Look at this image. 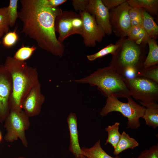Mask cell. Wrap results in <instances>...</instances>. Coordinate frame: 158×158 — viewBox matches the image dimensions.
Masks as SVG:
<instances>
[{
	"label": "cell",
	"instance_id": "cell-1",
	"mask_svg": "<svg viewBox=\"0 0 158 158\" xmlns=\"http://www.w3.org/2000/svg\"><path fill=\"white\" fill-rule=\"evenodd\" d=\"M18 18L23 24L21 32L34 40L41 49L61 57L65 46L58 40L55 29L56 17L62 11L58 7L51 8L45 0H20Z\"/></svg>",
	"mask_w": 158,
	"mask_h": 158
},
{
	"label": "cell",
	"instance_id": "cell-2",
	"mask_svg": "<svg viewBox=\"0 0 158 158\" xmlns=\"http://www.w3.org/2000/svg\"><path fill=\"white\" fill-rule=\"evenodd\" d=\"M10 74L13 90L10 102L11 110H21L25 98L39 81L37 68L28 66L25 61L8 56L4 65Z\"/></svg>",
	"mask_w": 158,
	"mask_h": 158
},
{
	"label": "cell",
	"instance_id": "cell-3",
	"mask_svg": "<svg viewBox=\"0 0 158 158\" xmlns=\"http://www.w3.org/2000/svg\"><path fill=\"white\" fill-rule=\"evenodd\" d=\"M144 46L125 37L112 55L109 65L124 78L136 76L143 68L146 54Z\"/></svg>",
	"mask_w": 158,
	"mask_h": 158
},
{
	"label": "cell",
	"instance_id": "cell-4",
	"mask_svg": "<svg viewBox=\"0 0 158 158\" xmlns=\"http://www.w3.org/2000/svg\"><path fill=\"white\" fill-rule=\"evenodd\" d=\"M124 78L112 66H109L99 68L89 75L73 81L97 86L104 96L117 98L131 97L124 80Z\"/></svg>",
	"mask_w": 158,
	"mask_h": 158
},
{
	"label": "cell",
	"instance_id": "cell-5",
	"mask_svg": "<svg viewBox=\"0 0 158 158\" xmlns=\"http://www.w3.org/2000/svg\"><path fill=\"white\" fill-rule=\"evenodd\" d=\"M130 96L145 108L158 107V83L146 78L137 76L124 78Z\"/></svg>",
	"mask_w": 158,
	"mask_h": 158
},
{
	"label": "cell",
	"instance_id": "cell-6",
	"mask_svg": "<svg viewBox=\"0 0 158 158\" xmlns=\"http://www.w3.org/2000/svg\"><path fill=\"white\" fill-rule=\"evenodd\" d=\"M128 102L124 103L113 96L107 97L106 104L100 112L102 116L113 111L120 112L128 119V128L137 129L140 126L139 121L142 118L145 108L137 103L131 97L127 98Z\"/></svg>",
	"mask_w": 158,
	"mask_h": 158
},
{
	"label": "cell",
	"instance_id": "cell-7",
	"mask_svg": "<svg viewBox=\"0 0 158 158\" xmlns=\"http://www.w3.org/2000/svg\"><path fill=\"white\" fill-rule=\"evenodd\" d=\"M4 122V127L6 130L5 140L12 142L19 138L23 146L27 147L28 142L25 131L28 129L30 123L29 117L24 111L11 110Z\"/></svg>",
	"mask_w": 158,
	"mask_h": 158
},
{
	"label": "cell",
	"instance_id": "cell-8",
	"mask_svg": "<svg viewBox=\"0 0 158 158\" xmlns=\"http://www.w3.org/2000/svg\"><path fill=\"white\" fill-rule=\"evenodd\" d=\"M130 7L127 2L109 10V20L112 32L120 38L126 37L131 28L129 11Z\"/></svg>",
	"mask_w": 158,
	"mask_h": 158
},
{
	"label": "cell",
	"instance_id": "cell-9",
	"mask_svg": "<svg viewBox=\"0 0 158 158\" xmlns=\"http://www.w3.org/2000/svg\"><path fill=\"white\" fill-rule=\"evenodd\" d=\"M83 23L81 36L85 45L87 47H94L97 42H101L106 34L97 23L95 16L86 10L79 12Z\"/></svg>",
	"mask_w": 158,
	"mask_h": 158
},
{
	"label": "cell",
	"instance_id": "cell-10",
	"mask_svg": "<svg viewBox=\"0 0 158 158\" xmlns=\"http://www.w3.org/2000/svg\"><path fill=\"white\" fill-rule=\"evenodd\" d=\"M13 90L11 76L4 65H0V123H2L11 110Z\"/></svg>",
	"mask_w": 158,
	"mask_h": 158
},
{
	"label": "cell",
	"instance_id": "cell-11",
	"mask_svg": "<svg viewBox=\"0 0 158 158\" xmlns=\"http://www.w3.org/2000/svg\"><path fill=\"white\" fill-rule=\"evenodd\" d=\"M45 97L41 92V85L39 82L31 89L24 99L21 109L29 117L38 115Z\"/></svg>",
	"mask_w": 158,
	"mask_h": 158
},
{
	"label": "cell",
	"instance_id": "cell-12",
	"mask_svg": "<svg viewBox=\"0 0 158 158\" xmlns=\"http://www.w3.org/2000/svg\"><path fill=\"white\" fill-rule=\"evenodd\" d=\"M86 10L95 16L97 23L106 35H109L112 34L109 10L104 5L102 0H89Z\"/></svg>",
	"mask_w": 158,
	"mask_h": 158
},
{
	"label": "cell",
	"instance_id": "cell-13",
	"mask_svg": "<svg viewBox=\"0 0 158 158\" xmlns=\"http://www.w3.org/2000/svg\"><path fill=\"white\" fill-rule=\"evenodd\" d=\"M77 13L70 11H62L56 18L54 23L55 32L59 34L58 41L61 43L69 36L75 34L72 24V19Z\"/></svg>",
	"mask_w": 158,
	"mask_h": 158
},
{
	"label": "cell",
	"instance_id": "cell-14",
	"mask_svg": "<svg viewBox=\"0 0 158 158\" xmlns=\"http://www.w3.org/2000/svg\"><path fill=\"white\" fill-rule=\"evenodd\" d=\"M69 131L70 144L69 150L75 158H80L83 156L80 145L77 128V118L74 113H71L67 118Z\"/></svg>",
	"mask_w": 158,
	"mask_h": 158
},
{
	"label": "cell",
	"instance_id": "cell-15",
	"mask_svg": "<svg viewBox=\"0 0 158 158\" xmlns=\"http://www.w3.org/2000/svg\"><path fill=\"white\" fill-rule=\"evenodd\" d=\"M142 27L149 37L156 40L158 36V26L153 17L142 8Z\"/></svg>",
	"mask_w": 158,
	"mask_h": 158
},
{
	"label": "cell",
	"instance_id": "cell-16",
	"mask_svg": "<svg viewBox=\"0 0 158 158\" xmlns=\"http://www.w3.org/2000/svg\"><path fill=\"white\" fill-rule=\"evenodd\" d=\"M147 44L149 46V51L143 63L144 68L158 64V45L156 40L150 38Z\"/></svg>",
	"mask_w": 158,
	"mask_h": 158
},
{
	"label": "cell",
	"instance_id": "cell-17",
	"mask_svg": "<svg viewBox=\"0 0 158 158\" xmlns=\"http://www.w3.org/2000/svg\"><path fill=\"white\" fill-rule=\"evenodd\" d=\"M100 143L99 140L90 148H82L83 155L87 158H121L118 155L115 157L109 155L102 148Z\"/></svg>",
	"mask_w": 158,
	"mask_h": 158
},
{
	"label": "cell",
	"instance_id": "cell-18",
	"mask_svg": "<svg viewBox=\"0 0 158 158\" xmlns=\"http://www.w3.org/2000/svg\"><path fill=\"white\" fill-rule=\"evenodd\" d=\"M131 7L142 8L149 13L157 15L158 0H126Z\"/></svg>",
	"mask_w": 158,
	"mask_h": 158
},
{
	"label": "cell",
	"instance_id": "cell-19",
	"mask_svg": "<svg viewBox=\"0 0 158 158\" xmlns=\"http://www.w3.org/2000/svg\"><path fill=\"white\" fill-rule=\"evenodd\" d=\"M120 140L114 149L113 154L117 156L123 151L128 149H133L139 145V143L134 138L123 131L121 134Z\"/></svg>",
	"mask_w": 158,
	"mask_h": 158
},
{
	"label": "cell",
	"instance_id": "cell-20",
	"mask_svg": "<svg viewBox=\"0 0 158 158\" xmlns=\"http://www.w3.org/2000/svg\"><path fill=\"white\" fill-rule=\"evenodd\" d=\"M127 38L139 45L147 44L150 38L142 26L131 27L127 36Z\"/></svg>",
	"mask_w": 158,
	"mask_h": 158
},
{
	"label": "cell",
	"instance_id": "cell-21",
	"mask_svg": "<svg viewBox=\"0 0 158 158\" xmlns=\"http://www.w3.org/2000/svg\"><path fill=\"white\" fill-rule=\"evenodd\" d=\"M125 38H120L115 44H110L97 52L92 54L87 55V58L88 60L92 61L109 54H111L112 55H114Z\"/></svg>",
	"mask_w": 158,
	"mask_h": 158
},
{
	"label": "cell",
	"instance_id": "cell-22",
	"mask_svg": "<svg viewBox=\"0 0 158 158\" xmlns=\"http://www.w3.org/2000/svg\"><path fill=\"white\" fill-rule=\"evenodd\" d=\"M120 123L116 122L112 126H109L105 129L108 133V136L105 144L106 145L109 143L115 148L117 145L121 137V134L118 131Z\"/></svg>",
	"mask_w": 158,
	"mask_h": 158
},
{
	"label": "cell",
	"instance_id": "cell-23",
	"mask_svg": "<svg viewBox=\"0 0 158 158\" xmlns=\"http://www.w3.org/2000/svg\"><path fill=\"white\" fill-rule=\"evenodd\" d=\"M142 118L147 125L156 128L158 126V107L145 108Z\"/></svg>",
	"mask_w": 158,
	"mask_h": 158
},
{
	"label": "cell",
	"instance_id": "cell-24",
	"mask_svg": "<svg viewBox=\"0 0 158 158\" xmlns=\"http://www.w3.org/2000/svg\"><path fill=\"white\" fill-rule=\"evenodd\" d=\"M37 48L35 46L30 47L23 46L16 52L13 57L18 61H25L31 56Z\"/></svg>",
	"mask_w": 158,
	"mask_h": 158
},
{
	"label": "cell",
	"instance_id": "cell-25",
	"mask_svg": "<svg viewBox=\"0 0 158 158\" xmlns=\"http://www.w3.org/2000/svg\"><path fill=\"white\" fill-rule=\"evenodd\" d=\"M142 8L131 7L129 11L131 27L142 26Z\"/></svg>",
	"mask_w": 158,
	"mask_h": 158
},
{
	"label": "cell",
	"instance_id": "cell-26",
	"mask_svg": "<svg viewBox=\"0 0 158 158\" xmlns=\"http://www.w3.org/2000/svg\"><path fill=\"white\" fill-rule=\"evenodd\" d=\"M18 0H10L7 7L9 26H14L17 19L18 18L17 11Z\"/></svg>",
	"mask_w": 158,
	"mask_h": 158
},
{
	"label": "cell",
	"instance_id": "cell-27",
	"mask_svg": "<svg viewBox=\"0 0 158 158\" xmlns=\"http://www.w3.org/2000/svg\"><path fill=\"white\" fill-rule=\"evenodd\" d=\"M137 76L142 77L158 83V65L143 68Z\"/></svg>",
	"mask_w": 158,
	"mask_h": 158
},
{
	"label": "cell",
	"instance_id": "cell-28",
	"mask_svg": "<svg viewBox=\"0 0 158 158\" xmlns=\"http://www.w3.org/2000/svg\"><path fill=\"white\" fill-rule=\"evenodd\" d=\"M9 23L7 7L0 8V33H6L8 32Z\"/></svg>",
	"mask_w": 158,
	"mask_h": 158
},
{
	"label": "cell",
	"instance_id": "cell-29",
	"mask_svg": "<svg viewBox=\"0 0 158 158\" xmlns=\"http://www.w3.org/2000/svg\"><path fill=\"white\" fill-rule=\"evenodd\" d=\"M18 39V35L14 30L6 33L3 38L2 42L4 47L10 48L15 44Z\"/></svg>",
	"mask_w": 158,
	"mask_h": 158
},
{
	"label": "cell",
	"instance_id": "cell-30",
	"mask_svg": "<svg viewBox=\"0 0 158 158\" xmlns=\"http://www.w3.org/2000/svg\"><path fill=\"white\" fill-rule=\"evenodd\" d=\"M132 158H158V144L144 150L137 157Z\"/></svg>",
	"mask_w": 158,
	"mask_h": 158
},
{
	"label": "cell",
	"instance_id": "cell-31",
	"mask_svg": "<svg viewBox=\"0 0 158 158\" xmlns=\"http://www.w3.org/2000/svg\"><path fill=\"white\" fill-rule=\"evenodd\" d=\"M88 2L89 0H73L72 4L75 11L80 12L86 10Z\"/></svg>",
	"mask_w": 158,
	"mask_h": 158
},
{
	"label": "cell",
	"instance_id": "cell-32",
	"mask_svg": "<svg viewBox=\"0 0 158 158\" xmlns=\"http://www.w3.org/2000/svg\"><path fill=\"white\" fill-rule=\"evenodd\" d=\"M102 1L104 5L109 10L126 2V0H102Z\"/></svg>",
	"mask_w": 158,
	"mask_h": 158
},
{
	"label": "cell",
	"instance_id": "cell-33",
	"mask_svg": "<svg viewBox=\"0 0 158 158\" xmlns=\"http://www.w3.org/2000/svg\"><path fill=\"white\" fill-rule=\"evenodd\" d=\"M47 4L49 6L56 8L67 1L66 0H45Z\"/></svg>",
	"mask_w": 158,
	"mask_h": 158
},
{
	"label": "cell",
	"instance_id": "cell-34",
	"mask_svg": "<svg viewBox=\"0 0 158 158\" xmlns=\"http://www.w3.org/2000/svg\"><path fill=\"white\" fill-rule=\"evenodd\" d=\"M2 137L1 133L0 131V142L1 141Z\"/></svg>",
	"mask_w": 158,
	"mask_h": 158
},
{
	"label": "cell",
	"instance_id": "cell-35",
	"mask_svg": "<svg viewBox=\"0 0 158 158\" xmlns=\"http://www.w3.org/2000/svg\"><path fill=\"white\" fill-rule=\"evenodd\" d=\"M4 34L0 33V44L1 43V41L0 40L1 38L3 36Z\"/></svg>",
	"mask_w": 158,
	"mask_h": 158
},
{
	"label": "cell",
	"instance_id": "cell-36",
	"mask_svg": "<svg viewBox=\"0 0 158 158\" xmlns=\"http://www.w3.org/2000/svg\"><path fill=\"white\" fill-rule=\"evenodd\" d=\"M80 158H87L85 157L84 156H82Z\"/></svg>",
	"mask_w": 158,
	"mask_h": 158
},
{
	"label": "cell",
	"instance_id": "cell-37",
	"mask_svg": "<svg viewBox=\"0 0 158 158\" xmlns=\"http://www.w3.org/2000/svg\"><path fill=\"white\" fill-rule=\"evenodd\" d=\"M20 158H25V157H20Z\"/></svg>",
	"mask_w": 158,
	"mask_h": 158
},
{
	"label": "cell",
	"instance_id": "cell-38",
	"mask_svg": "<svg viewBox=\"0 0 158 158\" xmlns=\"http://www.w3.org/2000/svg\"><path fill=\"white\" fill-rule=\"evenodd\" d=\"M18 158H20V157H19Z\"/></svg>",
	"mask_w": 158,
	"mask_h": 158
},
{
	"label": "cell",
	"instance_id": "cell-39",
	"mask_svg": "<svg viewBox=\"0 0 158 158\" xmlns=\"http://www.w3.org/2000/svg\"></svg>",
	"mask_w": 158,
	"mask_h": 158
}]
</instances>
